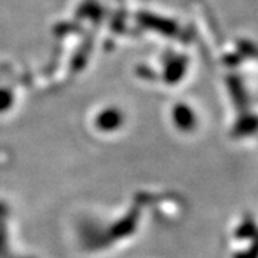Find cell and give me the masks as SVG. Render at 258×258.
<instances>
[{"mask_svg": "<svg viewBox=\"0 0 258 258\" xmlns=\"http://www.w3.org/2000/svg\"><path fill=\"white\" fill-rule=\"evenodd\" d=\"M120 123H122V113L115 109H108V111L102 112L96 120L98 128L102 131H113V129L119 128Z\"/></svg>", "mask_w": 258, "mask_h": 258, "instance_id": "obj_1", "label": "cell"}, {"mask_svg": "<svg viewBox=\"0 0 258 258\" xmlns=\"http://www.w3.org/2000/svg\"><path fill=\"white\" fill-rule=\"evenodd\" d=\"M175 119L176 123L181 126V128H188V125H191V122H192V115H191V112L188 111L186 108L184 106H179V108H176L175 111Z\"/></svg>", "mask_w": 258, "mask_h": 258, "instance_id": "obj_2", "label": "cell"}, {"mask_svg": "<svg viewBox=\"0 0 258 258\" xmlns=\"http://www.w3.org/2000/svg\"><path fill=\"white\" fill-rule=\"evenodd\" d=\"M10 103H12V98H10L9 93L5 92V91H0V111L8 109Z\"/></svg>", "mask_w": 258, "mask_h": 258, "instance_id": "obj_3", "label": "cell"}]
</instances>
